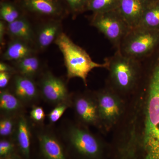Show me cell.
Segmentation results:
<instances>
[{
    "label": "cell",
    "instance_id": "11",
    "mask_svg": "<svg viewBox=\"0 0 159 159\" xmlns=\"http://www.w3.org/2000/svg\"><path fill=\"white\" fill-rule=\"evenodd\" d=\"M26 107L37 105L41 99L38 86L34 80L19 74L13 77L10 90Z\"/></svg>",
    "mask_w": 159,
    "mask_h": 159
},
{
    "label": "cell",
    "instance_id": "18",
    "mask_svg": "<svg viewBox=\"0 0 159 159\" xmlns=\"http://www.w3.org/2000/svg\"><path fill=\"white\" fill-rule=\"evenodd\" d=\"M32 50L25 42L15 39L9 44L3 54L5 60L18 61L31 56Z\"/></svg>",
    "mask_w": 159,
    "mask_h": 159
},
{
    "label": "cell",
    "instance_id": "3",
    "mask_svg": "<svg viewBox=\"0 0 159 159\" xmlns=\"http://www.w3.org/2000/svg\"><path fill=\"white\" fill-rule=\"evenodd\" d=\"M62 141L82 159H100L103 152L104 142L99 135L89 127L76 122L65 120L57 130Z\"/></svg>",
    "mask_w": 159,
    "mask_h": 159
},
{
    "label": "cell",
    "instance_id": "16",
    "mask_svg": "<svg viewBox=\"0 0 159 159\" xmlns=\"http://www.w3.org/2000/svg\"><path fill=\"white\" fill-rule=\"evenodd\" d=\"M8 33L16 39L28 42L32 41L34 33L29 22L25 18L20 17L7 26Z\"/></svg>",
    "mask_w": 159,
    "mask_h": 159
},
{
    "label": "cell",
    "instance_id": "9",
    "mask_svg": "<svg viewBox=\"0 0 159 159\" xmlns=\"http://www.w3.org/2000/svg\"><path fill=\"white\" fill-rule=\"evenodd\" d=\"M76 122L87 127L97 128L102 133L98 102L95 92L72 95V106Z\"/></svg>",
    "mask_w": 159,
    "mask_h": 159
},
{
    "label": "cell",
    "instance_id": "30",
    "mask_svg": "<svg viewBox=\"0 0 159 159\" xmlns=\"http://www.w3.org/2000/svg\"><path fill=\"white\" fill-rule=\"evenodd\" d=\"M6 26L4 21H0V42L3 44L4 41V37L6 33Z\"/></svg>",
    "mask_w": 159,
    "mask_h": 159
},
{
    "label": "cell",
    "instance_id": "12",
    "mask_svg": "<svg viewBox=\"0 0 159 159\" xmlns=\"http://www.w3.org/2000/svg\"><path fill=\"white\" fill-rule=\"evenodd\" d=\"M33 135L32 123L25 113L20 115L12 138L23 159H30Z\"/></svg>",
    "mask_w": 159,
    "mask_h": 159
},
{
    "label": "cell",
    "instance_id": "10",
    "mask_svg": "<svg viewBox=\"0 0 159 159\" xmlns=\"http://www.w3.org/2000/svg\"><path fill=\"white\" fill-rule=\"evenodd\" d=\"M41 98L51 105H57L72 100L65 83L51 72L43 74L38 84Z\"/></svg>",
    "mask_w": 159,
    "mask_h": 159
},
{
    "label": "cell",
    "instance_id": "14",
    "mask_svg": "<svg viewBox=\"0 0 159 159\" xmlns=\"http://www.w3.org/2000/svg\"><path fill=\"white\" fill-rule=\"evenodd\" d=\"M26 107L19 99L8 89L0 91L1 116H18L25 113Z\"/></svg>",
    "mask_w": 159,
    "mask_h": 159
},
{
    "label": "cell",
    "instance_id": "13",
    "mask_svg": "<svg viewBox=\"0 0 159 159\" xmlns=\"http://www.w3.org/2000/svg\"><path fill=\"white\" fill-rule=\"evenodd\" d=\"M149 0H120L118 10L131 29L139 26Z\"/></svg>",
    "mask_w": 159,
    "mask_h": 159
},
{
    "label": "cell",
    "instance_id": "7",
    "mask_svg": "<svg viewBox=\"0 0 159 159\" xmlns=\"http://www.w3.org/2000/svg\"><path fill=\"white\" fill-rule=\"evenodd\" d=\"M91 25L101 32L117 50L131 29L117 9L95 13Z\"/></svg>",
    "mask_w": 159,
    "mask_h": 159
},
{
    "label": "cell",
    "instance_id": "29",
    "mask_svg": "<svg viewBox=\"0 0 159 159\" xmlns=\"http://www.w3.org/2000/svg\"><path fill=\"white\" fill-rule=\"evenodd\" d=\"M0 72H6L12 74H16V70L9 65L3 62L0 63Z\"/></svg>",
    "mask_w": 159,
    "mask_h": 159
},
{
    "label": "cell",
    "instance_id": "21",
    "mask_svg": "<svg viewBox=\"0 0 159 159\" xmlns=\"http://www.w3.org/2000/svg\"><path fill=\"white\" fill-rule=\"evenodd\" d=\"M120 2V0H90L86 7L94 14L103 13L118 9Z\"/></svg>",
    "mask_w": 159,
    "mask_h": 159
},
{
    "label": "cell",
    "instance_id": "20",
    "mask_svg": "<svg viewBox=\"0 0 159 159\" xmlns=\"http://www.w3.org/2000/svg\"><path fill=\"white\" fill-rule=\"evenodd\" d=\"M16 68L18 74L33 79L39 72V60L31 55L17 61Z\"/></svg>",
    "mask_w": 159,
    "mask_h": 159
},
{
    "label": "cell",
    "instance_id": "5",
    "mask_svg": "<svg viewBox=\"0 0 159 159\" xmlns=\"http://www.w3.org/2000/svg\"><path fill=\"white\" fill-rule=\"evenodd\" d=\"M103 134L112 132L126 114L129 100L106 86L95 92Z\"/></svg>",
    "mask_w": 159,
    "mask_h": 159
},
{
    "label": "cell",
    "instance_id": "33",
    "mask_svg": "<svg viewBox=\"0 0 159 159\" xmlns=\"http://www.w3.org/2000/svg\"><path fill=\"white\" fill-rule=\"evenodd\" d=\"M150 2H154V1H159V0H149Z\"/></svg>",
    "mask_w": 159,
    "mask_h": 159
},
{
    "label": "cell",
    "instance_id": "32",
    "mask_svg": "<svg viewBox=\"0 0 159 159\" xmlns=\"http://www.w3.org/2000/svg\"><path fill=\"white\" fill-rule=\"evenodd\" d=\"M84 2V3L85 6H86L87 4L89 2L90 0H83Z\"/></svg>",
    "mask_w": 159,
    "mask_h": 159
},
{
    "label": "cell",
    "instance_id": "19",
    "mask_svg": "<svg viewBox=\"0 0 159 159\" xmlns=\"http://www.w3.org/2000/svg\"><path fill=\"white\" fill-rule=\"evenodd\" d=\"M138 27L159 31V1L149 2Z\"/></svg>",
    "mask_w": 159,
    "mask_h": 159
},
{
    "label": "cell",
    "instance_id": "17",
    "mask_svg": "<svg viewBox=\"0 0 159 159\" xmlns=\"http://www.w3.org/2000/svg\"><path fill=\"white\" fill-rule=\"evenodd\" d=\"M58 22L51 21L42 26L38 33L37 43L40 49H44L55 41L61 32Z\"/></svg>",
    "mask_w": 159,
    "mask_h": 159
},
{
    "label": "cell",
    "instance_id": "28",
    "mask_svg": "<svg viewBox=\"0 0 159 159\" xmlns=\"http://www.w3.org/2000/svg\"><path fill=\"white\" fill-rule=\"evenodd\" d=\"M13 74L6 72H0V88L6 89L9 84L11 76Z\"/></svg>",
    "mask_w": 159,
    "mask_h": 159
},
{
    "label": "cell",
    "instance_id": "25",
    "mask_svg": "<svg viewBox=\"0 0 159 159\" xmlns=\"http://www.w3.org/2000/svg\"><path fill=\"white\" fill-rule=\"evenodd\" d=\"M16 145L12 138L1 139L0 141V157L9 156L16 153Z\"/></svg>",
    "mask_w": 159,
    "mask_h": 159
},
{
    "label": "cell",
    "instance_id": "4",
    "mask_svg": "<svg viewBox=\"0 0 159 159\" xmlns=\"http://www.w3.org/2000/svg\"><path fill=\"white\" fill-rule=\"evenodd\" d=\"M55 43L64 59L68 79L77 77L82 80L87 86L89 73L95 68L106 69L107 64H100L94 61L85 50L73 42L64 33L61 32L55 40Z\"/></svg>",
    "mask_w": 159,
    "mask_h": 159
},
{
    "label": "cell",
    "instance_id": "22",
    "mask_svg": "<svg viewBox=\"0 0 159 159\" xmlns=\"http://www.w3.org/2000/svg\"><path fill=\"white\" fill-rule=\"evenodd\" d=\"M18 116H1L0 136L1 139L12 138L16 127Z\"/></svg>",
    "mask_w": 159,
    "mask_h": 159
},
{
    "label": "cell",
    "instance_id": "1",
    "mask_svg": "<svg viewBox=\"0 0 159 159\" xmlns=\"http://www.w3.org/2000/svg\"><path fill=\"white\" fill-rule=\"evenodd\" d=\"M139 156L159 159V50L154 59L143 66L137 90L129 100Z\"/></svg>",
    "mask_w": 159,
    "mask_h": 159
},
{
    "label": "cell",
    "instance_id": "6",
    "mask_svg": "<svg viewBox=\"0 0 159 159\" xmlns=\"http://www.w3.org/2000/svg\"><path fill=\"white\" fill-rule=\"evenodd\" d=\"M159 46V31L137 27L130 29L117 50L125 56L141 61L151 56Z\"/></svg>",
    "mask_w": 159,
    "mask_h": 159
},
{
    "label": "cell",
    "instance_id": "27",
    "mask_svg": "<svg viewBox=\"0 0 159 159\" xmlns=\"http://www.w3.org/2000/svg\"><path fill=\"white\" fill-rule=\"evenodd\" d=\"M66 1L74 12L80 11L85 6L83 0H66Z\"/></svg>",
    "mask_w": 159,
    "mask_h": 159
},
{
    "label": "cell",
    "instance_id": "31",
    "mask_svg": "<svg viewBox=\"0 0 159 159\" xmlns=\"http://www.w3.org/2000/svg\"><path fill=\"white\" fill-rule=\"evenodd\" d=\"M0 159H22L21 157L18 155L17 154L15 153L14 154L9 156L4 157H1Z\"/></svg>",
    "mask_w": 159,
    "mask_h": 159
},
{
    "label": "cell",
    "instance_id": "2",
    "mask_svg": "<svg viewBox=\"0 0 159 159\" xmlns=\"http://www.w3.org/2000/svg\"><path fill=\"white\" fill-rule=\"evenodd\" d=\"M105 61L108 71L107 86L128 100L142 80L143 66L141 61L125 56L117 50Z\"/></svg>",
    "mask_w": 159,
    "mask_h": 159
},
{
    "label": "cell",
    "instance_id": "8",
    "mask_svg": "<svg viewBox=\"0 0 159 159\" xmlns=\"http://www.w3.org/2000/svg\"><path fill=\"white\" fill-rule=\"evenodd\" d=\"M32 135L43 159H67L62 140L53 125L32 123Z\"/></svg>",
    "mask_w": 159,
    "mask_h": 159
},
{
    "label": "cell",
    "instance_id": "23",
    "mask_svg": "<svg viewBox=\"0 0 159 159\" xmlns=\"http://www.w3.org/2000/svg\"><path fill=\"white\" fill-rule=\"evenodd\" d=\"M0 16L2 20L10 24L20 18L19 12L11 3L2 2L0 6Z\"/></svg>",
    "mask_w": 159,
    "mask_h": 159
},
{
    "label": "cell",
    "instance_id": "15",
    "mask_svg": "<svg viewBox=\"0 0 159 159\" xmlns=\"http://www.w3.org/2000/svg\"><path fill=\"white\" fill-rule=\"evenodd\" d=\"M24 6L29 11L43 15H59L61 7L56 0H23Z\"/></svg>",
    "mask_w": 159,
    "mask_h": 159
},
{
    "label": "cell",
    "instance_id": "26",
    "mask_svg": "<svg viewBox=\"0 0 159 159\" xmlns=\"http://www.w3.org/2000/svg\"><path fill=\"white\" fill-rule=\"evenodd\" d=\"M29 116L32 123L36 125L44 124V122L47 117V115L43 107L37 105L33 106L31 107Z\"/></svg>",
    "mask_w": 159,
    "mask_h": 159
},
{
    "label": "cell",
    "instance_id": "24",
    "mask_svg": "<svg viewBox=\"0 0 159 159\" xmlns=\"http://www.w3.org/2000/svg\"><path fill=\"white\" fill-rule=\"evenodd\" d=\"M71 106L72 100L61 102L55 106L54 108L47 115V117L50 123L49 124L53 125L55 124L60 119L66 110L71 107Z\"/></svg>",
    "mask_w": 159,
    "mask_h": 159
}]
</instances>
